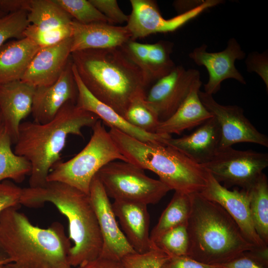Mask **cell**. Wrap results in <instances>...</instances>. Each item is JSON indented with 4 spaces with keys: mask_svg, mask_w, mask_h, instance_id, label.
<instances>
[{
    "mask_svg": "<svg viewBox=\"0 0 268 268\" xmlns=\"http://www.w3.org/2000/svg\"><path fill=\"white\" fill-rule=\"evenodd\" d=\"M18 206L0 214V248L7 264L3 268H72L71 247L63 225L53 222L42 228L32 224Z\"/></svg>",
    "mask_w": 268,
    "mask_h": 268,
    "instance_id": "obj_1",
    "label": "cell"
},
{
    "mask_svg": "<svg viewBox=\"0 0 268 268\" xmlns=\"http://www.w3.org/2000/svg\"><path fill=\"white\" fill-rule=\"evenodd\" d=\"M71 59L91 94L124 117L132 99L145 92L142 72L120 47L75 51Z\"/></svg>",
    "mask_w": 268,
    "mask_h": 268,
    "instance_id": "obj_2",
    "label": "cell"
},
{
    "mask_svg": "<svg viewBox=\"0 0 268 268\" xmlns=\"http://www.w3.org/2000/svg\"><path fill=\"white\" fill-rule=\"evenodd\" d=\"M99 120L95 114L68 102L49 122L21 123L14 152L31 164L29 187L41 186L47 182L50 170L60 161L69 135L82 136V129L92 127Z\"/></svg>",
    "mask_w": 268,
    "mask_h": 268,
    "instance_id": "obj_3",
    "label": "cell"
},
{
    "mask_svg": "<svg viewBox=\"0 0 268 268\" xmlns=\"http://www.w3.org/2000/svg\"><path fill=\"white\" fill-rule=\"evenodd\" d=\"M47 202L53 203L67 219L68 238L73 243L68 257L71 266L80 267L98 257L103 239L89 195L58 181L22 188L20 204L33 208Z\"/></svg>",
    "mask_w": 268,
    "mask_h": 268,
    "instance_id": "obj_4",
    "label": "cell"
},
{
    "mask_svg": "<svg viewBox=\"0 0 268 268\" xmlns=\"http://www.w3.org/2000/svg\"><path fill=\"white\" fill-rule=\"evenodd\" d=\"M190 196L191 207L187 222V256L204 264L219 266L246 251L260 249L247 240L220 204L199 193Z\"/></svg>",
    "mask_w": 268,
    "mask_h": 268,
    "instance_id": "obj_5",
    "label": "cell"
},
{
    "mask_svg": "<svg viewBox=\"0 0 268 268\" xmlns=\"http://www.w3.org/2000/svg\"><path fill=\"white\" fill-rule=\"evenodd\" d=\"M109 133L128 162L154 172L170 190L191 194L205 187V169L174 147L141 141L113 128Z\"/></svg>",
    "mask_w": 268,
    "mask_h": 268,
    "instance_id": "obj_6",
    "label": "cell"
},
{
    "mask_svg": "<svg viewBox=\"0 0 268 268\" xmlns=\"http://www.w3.org/2000/svg\"><path fill=\"white\" fill-rule=\"evenodd\" d=\"M92 128L86 146L71 159L57 163L47 181L62 182L89 195L93 178L104 166L114 160L128 162L100 120Z\"/></svg>",
    "mask_w": 268,
    "mask_h": 268,
    "instance_id": "obj_7",
    "label": "cell"
},
{
    "mask_svg": "<svg viewBox=\"0 0 268 268\" xmlns=\"http://www.w3.org/2000/svg\"><path fill=\"white\" fill-rule=\"evenodd\" d=\"M96 175L109 198L114 200L155 204L170 191L159 180L148 177L143 169L129 162L111 161Z\"/></svg>",
    "mask_w": 268,
    "mask_h": 268,
    "instance_id": "obj_8",
    "label": "cell"
},
{
    "mask_svg": "<svg viewBox=\"0 0 268 268\" xmlns=\"http://www.w3.org/2000/svg\"><path fill=\"white\" fill-rule=\"evenodd\" d=\"M201 165L225 188L248 190L268 167V154L229 147L219 149L210 161Z\"/></svg>",
    "mask_w": 268,
    "mask_h": 268,
    "instance_id": "obj_9",
    "label": "cell"
},
{
    "mask_svg": "<svg viewBox=\"0 0 268 268\" xmlns=\"http://www.w3.org/2000/svg\"><path fill=\"white\" fill-rule=\"evenodd\" d=\"M223 1L222 0H204L196 8L170 19H165L160 13L155 1L131 0L132 10L126 26L133 40L157 33L173 32L206 9L222 3Z\"/></svg>",
    "mask_w": 268,
    "mask_h": 268,
    "instance_id": "obj_10",
    "label": "cell"
},
{
    "mask_svg": "<svg viewBox=\"0 0 268 268\" xmlns=\"http://www.w3.org/2000/svg\"><path fill=\"white\" fill-rule=\"evenodd\" d=\"M200 99L216 120L220 132L219 149L232 147L240 142H250L268 147V138L260 132L245 117L243 109L237 105L218 103L212 95L199 91Z\"/></svg>",
    "mask_w": 268,
    "mask_h": 268,
    "instance_id": "obj_11",
    "label": "cell"
},
{
    "mask_svg": "<svg viewBox=\"0 0 268 268\" xmlns=\"http://www.w3.org/2000/svg\"><path fill=\"white\" fill-rule=\"evenodd\" d=\"M89 196L103 239L99 256L121 261L125 256L135 253L119 226L112 204L97 175L91 182Z\"/></svg>",
    "mask_w": 268,
    "mask_h": 268,
    "instance_id": "obj_12",
    "label": "cell"
},
{
    "mask_svg": "<svg viewBox=\"0 0 268 268\" xmlns=\"http://www.w3.org/2000/svg\"><path fill=\"white\" fill-rule=\"evenodd\" d=\"M200 78L196 69L176 66L151 87L145 99L158 115L160 122L170 117L189 94L193 84Z\"/></svg>",
    "mask_w": 268,
    "mask_h": 268,
    "instance_id": "obj_13",
    "label": "cell"
},
{
    "mask_svg": "<svg viewBox=\"0 0 268 268\" xmlns=\"http://www.w3.org/2000/svg\"><path fill=\"white\" fill-rule=\"evenodd\" d=\"M206 45L195 48L189 56L197 65L204 66L208 73V80L204 84V92L213 95L221 88V83L227 79H235L241 84L246 81L235 67L236 60L246 57V53L234 38L229 39L226 47L218 52H208Z\"/></svg>",
    "mask_w": 268,
    "mask_h": 268,
    "instance_id": "obj_14",
    "label": "cell"
},
{
    "mask_svg": "<svg viewBox=\"0 0 268 268\" xmlns=\"http://www.w3.org/2000/svg\"><path fill=\"white\" fill-rule=\"evenodd\" d=\"M199 193L205 198L220 204L234 220L247 240L256 248H268L255 228L247 190H229L206 171V185Z\"/></svg>",
    "mask_w": 268,
    "mask_h": 268,
    "instance_id": "obj_15",
    "label": "cell"
},
{
    "mask_svg": "<svg viewBox=\"0 0 268 268\" xmlns=\"http://www.w3.org/2000/svg\"><path fill=\"white\" fill-rule=\"evenodd\" d=\"M78 88L70 58L60 78L53 84L36 87L31 113L34 122L45 124L52 121L67 102L76 104Z\"/></svg>",
    "mask_w": 268,
    "mask_h": 268,
    "instance_id": "obj_16",
    "label": "cell"
},
{
    "mask_svg": "<svg viewBox=\"0 0 268 268\" xmlns=\"http://www.w3.org/2000/svg\"><path fill=\"white\" fill-rule=\"evenodd\" d=\"M36 87L22 80L0 84V124L15 143L21 121L31 113Z\"/></svg>",
    "mask_w": 268,
    "mask_h": 268,
    "instance_id": "obj_17",
    "label": "cell"
},
{
    "mask_svg": "<svg viewBox=\"0 0 268 268\" xmlns=\"http://www.w3.org/2000/svg\"><path fill=\"white\" fill-rule=\"evenodd\" d=\"M72 44L71 37L56 45L40 48L21 80L36 87L54 83L71 58Z\"/></svg>",
    "mask_w": 268,
    "mask_h": 268,
    "instance_id": "obj_18",
    "label": "cell"
},
{
    "mask_svg": "<svg viewBox=\"0 0 268 268\" xmlns=\"http://www.w3.org/2000/svg\"><path fill=\"white\" fill-rule=\"evenodd\" d=\"M72 71L78 88L77 107L95 114L110 128L141 141L164 142L165 140L171 137L170 135L146 133L132 126L123 116L91 94L82 83L73 64Z\"/></svg>",
    "mask_w": 268,
    "mask_h": 268,
    "instance_id": "obj_19",
    "label": "cell"
},
{
    "mask_svg": "<svg viewBox=\"0 0 268 268\" xmlns=\"http://www.w3.org/2000/svg\"><path fill=\"white\" fill-rule=\"evenodd\" d=\"M112 204L124 234L136 252L143 253L156 247L150 239L147 205L122 200H114Z\"/></svg>",
    "mask_w": 268,
    "mask_h": 268,
    "instance_id": "obj_20",
    "label": "cell"
},
{
    "mask_svg": "<svg viewBox=\"0 0 268 268\" xmlns=\"http://www.w3.org/2000/svg\"><path fill=\"white\" fill-rule=\"evenodd\" d=\"M71 53L86 49H103L120 47L131 39L126 26H114L106 22L88 24L72 19Z\"/></svg>",
    "mask_w": 268,
    "mask_h": 268,
    "instance_id": "obj_21",
    "label": "cell"
},
{
    "mask_svg": "<svg viewBox=\"0 0 268 268\" xmlns=\"http://www.w3.org/2000/svg\"><path fill=\"white\" fill-rule=\"evenodd\" d=\"M220 140V129L216 120L212 117L191 134L178 138L170 137L163 143L202 165L210 161L218 151Z\"/></svg>",
    "mask_w": 268,
    "mask_h": 268,
    "instance_id": "obj_22",
    "label": "cell"
},
{
    "mask_svg": "<svg viewBox=\"0 0 268 268\" xmlns=\"http://www.w3.org/2000/svg\"><path fill=\"white\" fill-rule=\"evenodd\" d=\"M201 78L193 84L190 91L176 112L167 120L160 122L156 134H179L186 130L199 126L213 117L201 102L199 91Z\"/></svg>",
    "mask_w": 268,
    "mask_h": 268,
    "instance_id": "obj_23",
    "label": "cell"
},
{
    "mask_svg": "<svg viewBox=\"0 0 268 268\" xmlns=\"http://www.w3.org/2000/svg\"><path fill=\"white\" fill-rule=\"evenodd\" d=\"M40 48L27 38L3 44L0 48V84L21 80Z\"/></svg>",
    "mask_w": 268,
    "mask_h": 268,
    "instance_id": "obj_24",
    "label": "cell"
},
{
    "mask_svg": "<svg viewBox=\"0 0 268 268\" xmlns=\"http://www.w3.org/2000/svg\"><path fill=\"white\" fill-rule=\"evenodd\" d=\"M191 207L190 194L175 192L171 200L150 233V239L154 246L155 242L165 232L187 223Z\"/></svg>",
    "mask_w": 268,
    "mask_h": 268,
    "instance_id": "obj_25",
    "label": "cell"
},
{
    "mask_svg": "<svg viewBox=\"0 0 268 268\" xmlns=\"http://www.w3.org/2000/svg\"><path fill=\"white\" fill-rule=\"evenodd\" d=\"M11 138L4 127L0 124V182L10 179L21 183L31 171L30 163L12 150Z\"/></svg>",
    "mask_w": 268,
    "mask_h": 268,
    "instance_id": "obj_26",
    "label": "cell"
},
{
    "mask_svg": "<svg viewBox=\"0 0 268 268\" xmlns=\"http://www.w3.org/2000/svg\"><path fill=\"white\" fill-rule=\"evenodd\" d=\"M250 211L256 231L268 246V180L263 173L249 190Z\"/></svg>",
    "mask_w": 268,
    "mask_h": 268,
    "instance_id": "obj_27",
    "label": "cell"
},
{
    "mask_svg": "<svg viewBox=\"0 0 268 268\" xmlns=\"http://www.w3.org/2000/svg\"><path fill=\"white\" fill-rule=\"evenodd\" d=\"M27 19L40 29H49L69 25L73 19L54 0H30Z\"/></svg>",
    "mask_w": 268,
    "mask_h": 268,
    "instance_id": "obj_28",
    "label": "cell"
},
{
    "mask_svg": "<svg viewBox=\"0 0 268 268\" xmlns=\"http://www.w3.org/2000/svg\"><path fill=\"white\" fill-rule=\"evenodd\" d=\"M145 94L142 92L132 99L124 118L132 126L145 132L155 134L160 121L156 112L146 101Z\"/></svg>",
    "mask_w": 268,
    "mask_h": 268,
    "instance_id": "obj_29",
    "label": "cell"
},
{
    "mask_svg": "<svg viewBox=\"0 0 268 268\" xmlns=\"http://www.w3.org/2000/svg\"><path fill=\"white\" fill-rule=\"evenodd\" d=\"M174 43L160 41L148 44V67L152 83L168 74L176 66L171 59Z\"/></svg>",
    "mask_w": 268,
    "mask_h": 268,
    "instance_id": "obj_30",
    "label": "cell"
},
{
    "mask_svg": "<svg viewBox=\"0 0 268 268\" xmlns=\"http://www.w3.org/2000/svg\"><path fill=\"white\" fill-rule=\"evenodd\" d=\"M54 0L69 14L73 19L79 23L88 24L102 22L110 24L108 19L89 0Z\"/></svg>",
    "mask_w": 268,
    "mask_h": 268,
    "instance_id": "obj_31",
    "label": "cell"
},
{
    "mask_svg": "<svg viewBox=\"0 0 268 268\" xmlns=\"http://www.w3.org/2000/svg\"><path fill=\"white\" fill-rule=\"evenodd\" d=\"M154 246L170 257L187 255L189 246L187 223L165 232L155 242Z\"/></svg>",
    "mask_w": 268,
    "mask_h": 268,
    "instance_id": "obj_32",
    "label": "cell"
},
{
    "mask_svg": "<svg viewBox=\"0 0 268 268\" xmlns=\"http://www.w3.org/2000/svg\"><path fill=\"white\" fill-rule=\"evenodd\" d=\"M24 36L42 48L56 45L72 37V29L71 24L49 29H42L30 24L24 30Z\"/></svg>",
    "mask_w": 268,
    "mask_h": 268,
    "instance_id": "obj_33",
    "label": "cell"
},
{
    "mask_svg": "<svg viewBox=\"0 0 268 268\" xmlns=\"http://www.w3.org/2000/svg\"><path fill=\"white\" fill-rule=\"evenodd\" d=\"M27 11L9 13L0 18V48L10 38H25L24 31L30 24Z\"/></svg>",
    "mask_w": 268,
    "mask_h": 268,
    "instance_id": "obj_34",
    "label": "cell"
},
{
    "mask_svg": "<svg viewBox=\"0 0 268 268\" xmlns=\"http://www.w3.org/2000/svg\"><path fill=\"white\" fill-rule=\"evenodd\" d=\"M170 256L156 247L143 253L137 252L124 257L125 268H162Z\"/></svg>",
    "mask_w": 268,
    "mask_h": 268,
    "instance_id": "obj_35",
    "label": "cell"
},
{
    "mask_svg": "<svg viewBox=\"0 0 268 268\" xmlns=\"http://www.w3.org/2000/svg\"><path fill=\"white\" fill-rule=\"evenodd\" d=\"M120 48L141 71L146 86L151 84L147 62L148 44L141 43L131 39Z\"/></svg>",
    "mask_w": 268,
    "mask_h": 268,
    "instance_id": "obj_36",
    "label": "cell"
},
{
    "mask_svg": "<svg viewBox=\"0 0 268 268\" xmlns=\"http://www.w3.org/2000/svg\"><path fill=\"white\" fill-rule=\"evenodd\" d=\"M219 266L222 268H268V249L246 251Z\"/></svg>",
    "mask_w": 268,
    "mask_h": 268,
    "instance_id": "obj_37",
    "label": "cell"
},
{
    "mask_svg": "<svg viewBox=\"0 0 268 268\" xmlns=\"http://www.w3.org/2000/svg\"><path fill=\"white\" fill-rule=\"evenodd\" d=\"M91 3L109 21L110 24L127 22L129 15L119 7L116 0H89Z\"/></svg>",
    "mask_w": 268,
    "mask_h": 268,
    "instance_id": "obj_38",
    "label": "cell"
},
{
    "mask_svg": "<svg viewBox=\"0 0 268 268\" xmlns=\"http://www.w3.org/2000/svg\"><path fill=\"white\" fill-rule=\"evenodd\" d=\"M245 60L247 70L254 72L263 80L268 90V50L263 53L255 51L249 53Z\"/></svg>",
    "mask_w": 268,
    "mask_h": 268,
    "instance_id": "obj_39",
    "label": "cell"
},
{
    "mask_svg": "<svg viewBox=\"0 0 268 268\" xmlns=\"http://www.w3.org/2000/svg\"><path fill=\"white\" fill-rule=\"evenodd\" d=\"M22 191V188L11 182H0V214L8 208L20 204Z\"/></svg>",
    "mask_w": 268,
    "mask_h": 268,
    "instance_id": "obj_40",
    "label": "cell"
},
{
    "mask_svg": "<svg viewBox=\"0 0 268 268\" xmlns=\"http://www.w3.org/2000/svg\"><path fill=\"white\" fill-rule=\"evenodd\" d=\"M162 268H222L220 266L211 265L200 262L187 255L171 256L165 262Z\"/></svg>",
    "mask_w": 268,
    "mask_h": 268,
    "instance_id": "obj_41",
    "label": "cell"
},
{
    "mask_svg": "<svg viewBox=\"0 0 268 268\" xmlns=\"http://www.w3.org/2000/svg\"><path fill=\"white\" fill-rule=\"evenodd\" d=\"M30 0H0V9L5 14L28 11Z\"/></svg>",
    "mask_w": 268,
    "mask_h": 268,
    "instance_id": "obj_42",
    "label": "cell"
},
{
    "mask_svg": "<svg viewBox=\"0 0 268 268\" xmlns=\"http://www.w3.org/2000/svg\"><path fill=\"white\" fill-rule=\"evenodd\" d=\"M78 268H125L121 261L115 260L101 256L89 261Z\"/></svg>",
    "mask_w": 268,
    "mask_h": 268,
    "instance_id": "obj_43",
    "label": "cell"
},
{
    "mask_svg": "<svg viewBox=\"0 0 268 268\" xmlns=\"http://www.w3.org/2000/svg\"><path fill=\"white\" fill-rule=\"evenodd\" d=\"M202 0H175L173 6L179 14L190 11L201 4Z\"/></svg>",
    "mask_w": 268,
    "mask_h": 268,
    "instance_id": "obj_44",
    "label": "cell"
},
{
    "mask_svg": "<svg viewBox=\"0 0 268 268\" xmlns=\"http://www.w3.org/2000/svg\"><path fill=\"white\" fill-rule=\"evenodd\" d=\"M6 15L4 12H3L0 9V18L2 17L3 16Z\"/></svg>",
    "mask_w": 268,
    "mask_h": 268,
    "instance_id": "obj_45",
    "label": "cell"
},
{
    "mask_svg": "<svg viewBox=\"0 0 268 268\" xmlns=\"http://www.w3.org/2000/svg\"><path fill=\"white\" fill-rule=\"evenodd\" d=\"M0 268H3L2 265H0Z\"/></svg>",
    "mask_w": 268,
    "mask_h": 268,
    "instance_id": "obj_46",
    "label": "cell"
}]
</instances>
